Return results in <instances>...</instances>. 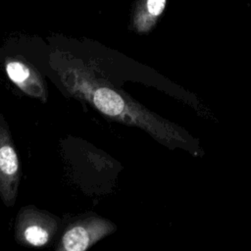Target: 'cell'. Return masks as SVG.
<instances>
[{
    "label": "cell",
    "instance_id": "obj_3",
    "mask_svg": "<svg viewBox=\"0 0 251 251\" xmlns=\"http://www.w3.org/2000/svg\"><path fill=\"white\" fill-rule=\"evenodd\" d=\"M117 229L115 224L99 216H90L69 225L56 245L58 251H85Z\"/></svg>",
    "mask_w": 251,
    "mask_h": 251
},
{
    "label": "cell",
    "instance_id": "obj_2",
    "mask_svg": "<svg viewBox=\"0 0 251 251\" xmlns=\"http://www.w3.org/2000/svg\"><path fill=\"white\" fill-rule=\"evenodd\" d=\"M60 227V219L33 206L23 207L15 222V238L19 244L31 247L47 245Z\"/></svg>",
    "mask_w": 251,
    "mask_h": 251
},
{
    "label": "cell",
    "instance_id": "obj_5",
    "mask_svg": "<svg viewBox=\"0 0 251 251\" xmlns=\"http://www.w3.org/2000/svg\"><path fill=\"white\" fill-rule=\"evenodd\" d=\"M5 71L10 80L25 94L41 101L46 100V83L37 70L30 64L21 59L9 58L5 62Z\"/></svg>",
    "mask_w": 251,
    "mask_h": 251
},
{
    "label": "cell",
    "instance_id": "obj_1",
    "mask_svg": "<svg viewBox=\"0 0 251 251\" xmlns=\"http://www.w3.org/2000/svg\"><path fill=\"white\" fill-rule=\"evenodd\" d=\"M66 88L76 98L86 101L103 116L126 126H136L170 149L182 148L193 155H202L198 140L182 127L157 116L126 93L90 74L83 67L60 70Z\"/></svg>",
    "mask_w": 251,
    "mask_h": 251
},
{
    "label": "cell",
    "instance_id": "obj_4",
    "mask_svg": "<svg viewBox=\"0 0 251 251\" xmlns=\"http://www.w3.org/2000/svg\"><path fill=\"white\" fill-rule=\"evenodd\" d=\"M21 180V164L8 125L0 114V198L5 206L16 203Z\"/></svg>",
    "mask_w": 251,
    "mask_h": 251
},
{
    "label": "cell",
    "instance_id": "obj_6",
    "mask_svg": "<svg viewBox=\"0 0 251 251\" xmlns=\"http://www.w3.org/2000/svg\"><path fill=\"white\" fill-rule=\"evenodd\" d=\"M167 0H137L131 16L132 28L138 33L149 32L163 14Z\"/></svg>",
    "mask_w": 251,
    "mask_h": 251
}]
</instances>
